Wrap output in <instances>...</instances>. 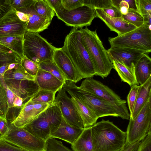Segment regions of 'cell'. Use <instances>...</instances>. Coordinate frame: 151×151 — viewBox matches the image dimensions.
<instances>
[{
	"label": "cell",
	"mask_w": 151,
	"mask_h": 151,
	"mask_svg": "<svg viewBox=\"0 0 151 151\" xmlns=\"http://www.w3.org/2000/svg\"><path fill=\"white\" fill-rule=\"evenodd\" d=\"M56 93L47 90H39L30 99L33 102L48 104L50 105L54 102Z\"/></svg>",
	"instance_id": "cell-30"
},
{
	"label": "cell",
	"mask_w": 151,
	"mask_h": 151,
	"mask_svg": "<svg viewBox=\"0 0 151 151\" xmlns=\"http://www.w3.org/2000/svg\"><path fill=\"white\" fill-rule=\"evenodd\" d=\"M111 62H117L129 67H135L138 61L143 54L144 51L128 48L111 46L107 50Z\"/></svg>",
	"instance_id": "cell-14"
},
{
	"label": "cell",
	"mask_w": 151,
	"mask_h": 151,
	"mask_svg": "<svg viewBox=\"0 0 151 151\" xmlns=\"http://www.w3.org/2000/svg\"><path fill=\"white\" fill-rule=\"evenodd\" d=\"M0 151H25L21 148L0 139Z\"/></svg>",
	"instance_id": "cell-45"
},
{
	"label": "cell",
	"mask_w": 151,
	"mask_h": 151,
	"mask_svg": "<svg viewBox=\"0 0 151 151\" xmlns=\"http://www.w3.org/2000/svg\"><path fill=\"white\" fill-rule=\"evenodd\" d=\"M124 20L138 28L144 23L143 16L137 11L129 9L127 13L122 15L121 17Z\"/></svg>",
	"instance_id": "cell-31"
},
{
	"label": "cell",
	"mask_w": 151,
	"mask_h": 151,
	"mask_svg": "<svg viewBox=\"0 0 151 151\" xmlns=\"http://www.w3.org/2000/svg\"><path fill=\"white\" fill-rule=\"evenodd\" d=\"M139 86L134 85L131 87L130 90L127 97V102L130 114L133 111L137 99Z\"/></svg>",
	"instance_id": "cell-38"
},
{
	"label": "cell",
	"mask_w": 151,
	"mask_h": 151,
	"mask_svg": "<svg viewBox=\"0 0 151 151\" xmlns=\"http://www.w3.org/2000/svg\"><path fill=\"white\" fill-rule=\"evenodd\" d=\"M46 1L52 8L56 14L64 11L62 0H46Z\"/></svg>",
	"instance_id": "cell-44"
},
{
	"label": "cell",
	"mask_w": 151,
	"mask_h": 151,
	"mask_svg": "<svg viewBox=\"0 0 151 151\" xmlns=\"http://www.w3.org/2000/svg\"><path fill=\"white\" fill-rule=\"evenodd\" d=\"M11 51L9 49L4 46L0 43V53L8 52Z\"/></svg>",
	"instance_id": "cell-52"
},
{
	"label": "cell",
	"mask_w": 151,
	"mask_h": 151,
	"mask_svg": "<svg viewBox=\"0 0 151 151\" xmlns=\"http://www.w3.org/2000/svg\"><path fill=\"white\" fill-rule=\"evenodd\" d=\"M35 1L36 0H10L12 8L17 10L30 8Z\"/></svg>",
	"instance_id": "cell-39"
},
{
	"label": "cell",
	"mask_w": 151,
	"mask_h": 151,
	"mask_svg": "<svg viewBox=\"0 0 151 151\" xmlns=\"http://www.w3.org/2000/svg\"><path fill=\"white\" fill-rule=\"evenodd\" d=\"M22 59L17 54L11 51L0 53V66L12 63H21Z\"/></svg>",
	"instance_id": "cell-32"
},
{
	"label": "cell",
	"mask_w": 151,
	"mask_h": 151,
	"mask_svg": "<svg viewBox=\"0 0 151 151\" xmlns=\"http://www.w3.org/2000/svg\"><path fill=\"white\" fill-rule=\"evenodd\" d=\"M50 105L48 104L32 101L29 99L20 107L19 113L11 123L16 127L23 128L36 119Z\"/></svg>",
	"instance_id": "cell-12"
},
{
	"label": "cell",
	"mask_w": 151,
	"mask_h": 151,
	"mask_svg": "<svg viewBox=\"0 0 151 151\" xmlns=\"http://www.w3.org/2000/svg\"><path fill=\"white\" fill-rule=\"evenodd\" d=\"M62 118L59 106L54 102L23 128L35 137L46 141L58 128Z\"/></svg>",
	"instance_id": "cell-5"
},
{
	"label": "cell",
	"mask_w": 151,
	"mask_h": 151,
	"mask_svg": "<svg viewBox=\"0 0 151 151\" xmlns=\"http://www.w3.org/2000/svg\"><path fill=\"white\" fill-rule=\"evenodd\" d=\"M71 97L83 102L99 118L107 116L129 120L130 115L126 102L110 101L96 97L77 86L72 81H66L62 88Z\"/></svg>",
	"instance_id": "cell-1"
},
{
	"label": "cell",
	"mask_w": 151,
	"mask_h": 151,
	"mask_svg": "<svg viewBox=\"0 0 151 151\" xmlns=\"http://www.w3.org/2000/svg\"><path fill=\"white\" fill-rule=\"evenodd\" d=\"M9 65H4L0 66V77H4L5 73L7 71Z\"/></svg>",
	"instance_id": "cell-51"
},
{
	"label": "cell",
	"mask_w": 151,
	"mask_h": 151,
	"mask_svg": "<svg viewBox=\"0 0 151 151\" xmlns=\"http://www.w3.org/2000/svg\"><path fill=\"white\" fill-rule=\"evenodd\" d=\"M101 9L110 17L114 18H119L122 17V14L119 9L113 5L109 8Z\"/></svg>",
	"instance_id": "cell-46"
},
{
	"label": "cell",
	"mask_w": 151,
	"mask_h": 151,
	"mask_svg": "<svg viewBox=\"0 0 151 151\" xmlns=\"http://www.w3.org/2000/svg\"><path fill=\"white\" fill-rule=\"evenodd\" d=\"M27 25L19 19L12 8L0 21V37L23 36Z\"/></svg>",
	"instance_id": "cell-13"
},
{
	"label": "cell",
	"mask_w": 151,
	"mask_h": 151,
	"mask_svg": "<svg viewBox=\"0 0 151 151\" xmlns=\"http://www.w3.org/2000/svg\"><path fill=\"white\" fill-rule=\"evenodd\" d=\"M52 60L62 73L66 81H71L76 83L82 79L62 48H55Z\"/></svg>",
	"instance_id": "cell-16"
},
{
	"label": "cell",
	"mask_w": 151,
	"mask_h": 151,
	"mask_svg": "<svg viewBox=\"0 0 151 151\" xmlns=\"http://www.w3.org/2000/svg\"><path fill=\"white\" fill-rule=\"evenodd\" d=\"M71 98L82 119L84 128L91 127L95 124L98 118L94 112L82 101L73 97Z\"/></svg>",
	"instance_id": "cell-21"
},
{
	"label": "cell",
	"mask_w": 151,
	"mask_h": 151,
	"mask_svg": "<svg viewBox=\"0 0 151 151\" xmlns=\"http://www.w3.org/2000/svg\"><path fill=\"white\" fill-rule=\"evenodd\" d=\"M141 141H138L129 145H125L121 151H136Z\"/></svg>",
	"instance_id": "cell-48"
},
{
	"label": "cell",
	"mask_w": 151,
	"mask_h": 151,
	"mask_svg": "<svg viewBox=\"0 0 151 151\" xmlns=\"http://www.w3.org/2000/svg\"><path fill=\"white\" fill-rule=\"evenodd\" d=\"M24 99L20 96H17L14 99L13 102V107H20L23 104Z\"/></svg>",
	"instance_id": "cell-50"
},
{
	"label": "cell",
	"mask_w": 151,
	"mask_h": 151,
	"mask_svg": "<svg viewBox=\"0 0 151 151\" xmlns=\"http://www.w3.org/2000/svg\"><path fill=\"white\" fill-rule=\"evenodd\" d=\"M54 102L58 104L62 117L67 123L72 126L84 128L82 119L71 98L63 88L58 91Z\"/></svg>",
	"instance_id": "cell-11"
},
{
	"label": "cell",
	"mask_w": 151,
	"mask_h": 151,
	"mask_svg": "<svg viewBox=\"0 0 151 151\" xmlns=\"http://www.w3.org/2000/svg\"><path fill=\"white\" fill-rule=\"evenodd\" d=\"M12 9L10 0H0V21Z\"/></svg>",
	"instance_id": "cell-43"
},
{
	"label": "cell",
	"mask_w": 151,
	"mask_h": 151,
	"mask_svg": "<svg viewBox=\"0 0 151 151\" xmlns=\"http://www.w3.org/2000/svg\"><path fill=\"white\" fill-rule=\"evenodd\" d=\"M4 78L6 82L12 81H34L35 78L31 76L24 70L20 63L13 69L7 71L5 73Z\"/></svg>",
	"instance_id": "cell-27"
},
{
	"label": "cell",
	"mask_w": 151,
	"mask_h": 151,
	"mask_svg": "<svg viewBox=\"0 0 151 151\" xmlns=\"http://www.w3.org/2000/svg\"><path fill=\"white\" fill-rule=\"evenodd\" d=\"M82 89L93 95L106 100L116 102H126L111 89L100 81L92 78H86L79 87Z\"/></svg>",
	"instance_id": "cell-15"
},
{
	"label": "cell",
	"mask_w": 151,
	"mask_h": 151,
	"mask_svg": "<svg viewBox=\"0 0 151 151\" xmlns=\"http://www.w3.org/2000/svg\"><path fill=\"white\" fill-rule=\"evenodd\" d=\"M83 6L91 9H103L112 5L111 0H82Z\"/></svg>",
	"instance_id": "cell-33"
},
{
	"label": "cell",
	"mask_w": 151,
	"mask_h": 151,
	"mask_svg": "<svg viewBox=\"0 0 151 151\" xmlns=\"http://www.w3.org/2000/svg\"><path fill=\"white\" fill-rule=\"evenodd\" d=\"M151 132V97L132 119L130 118L126 132V145L141 141Z\"/></svg>",
	"instance_id": "cell-9"
},
{
	"label": "cell",
	"mask_w": 151,
	"mask_h": 151,
	"mask_svg": "<svg viewBox=\"0 0 151 151\" xmlns=\"http://www.w3.org/2000/svg\"><path fill=\"white\" fill-rule=\"evenodd\" d=\"M35 81L40 90H45L56 93L63 88L64 83L52 75L39 69Z\"/></svg>",
	"instance_id": "cell-19"
},
{
	"label": "cell",
	"mask_w": 151,
	"mask_h": 151,
	"mask_svg": "<svg viewBox=\"0 0 151 151\" xmlns=\"http://www.w3.org/2000/svg\"><path fill=\"white\" fill-rule=\"evenodd\" d=\"M63 50L69 57L82 79L95 75L94 66L85 47L81 31L73 27L65 38Z\"/></svg>",
	"instance_id": "cell-2"
},
{
	"label": "cell",
	"mask_w": 151,
	"mask_h": 151,
	"mask_svg": "<svg viewBox=\"0 0 151 151\" xmlns=\"http://www.w3.org/2000/svg\"><path fill=\"white\" fill-rule=\"evenodd\" d=\"M20 64L18 63H12L9 64L8 65L7 71L11 70L14 69L17 65Z\"/></svg>",
	"instance_id": "cell-54"
},
{
	"label": "cell",
	"mask_w": 151,
	"mask_h": 151,
	"mask_svg": "<svg viewBox=\"0 0 151 151\" xmlns=\"http://www.w3.org/2000/svg\"><path fill=\"white\" fill-rule=\"evenodd\" d=\"M33 6L38 14L51 21L55 15L54 11L46 0H36Z\"/></svg>",
	"instance_id": "cell-28"
},
{
	"label": "cell",
	"mask_w": 151,
	"mask_h": 151,
	"mask_svg": "<svg viewBox=\"0 0 151 151\" xmlns=\"http://www.w3.org/2000/svg\"><path fill=\"white\" fill-rule=\"evenodd\" d=\"M47 151H73L60 141L50 138L46 141Z\"/></svg>",
	"instance_id": "cell-36"
},
{
	"label": "cell",
	"mask_w": 151,
	"mask_h": 151,
	"mask_svg": "<svg viewBox=\"0 0 151 151\" xmlns=\"http://www.w3.org/2000/svg\"><path fill=\"white\" fill-rule=\"evenodd\" d=\"M9 109L6 92L4 87L0 85V112L2 119L6 121Z\"/></svg>",
	"instance_id": "cell-34"
},
{
	"label": "cell",
	"mask_w": 151,
	"mask_h": 151,
	"mask_svg": "<svg viewBox=\"0 0 151 151\" xmlns=\"http://www.w3.org/2000/svg\"><path fill=\"white\" fill-rule=\"evenodd\" d=\"M24 55L38 65L52 59L55 48L38 33L26 31L23 37Z\"/></svg>",
	"instance_id": "cell-7"
},
{
	"label": "cell",
	"mask_w": 151,
	"mask_h": 151,
	"mask_svg": "<svg viewBox=\"0 0 151 151\" xmlns=\"http://www.w3.org/2000/svg\"><path fill=\"white\" fill-rule=\"evenodd\" d=\"M151 25L144 23L141 27L121 35L109 37L111 46L130 48L151 52Z\"/></svg>",
	"instance_id": "cell-6"
},
{
	"label": "cell",
	"mask_w": 151,
	"mask_h": 151,
	"mask_svg": "<svg viewBox=\"0 0 151 151\" xmlns=\"http://www.w3.org/2000/svg\"><path fill=\"white\" fill-rule=\"evenodd\" d=\"M62 2L64 9L67 11L83 6L82 0H62Z\"/></svg>",
	"instance_id": "cell-41"
},
{
	"label": "cell",
	"mask_w": 151,
	"mask_h": 151,
	"mask_svg": "<svg viewBox=\"0 0 151 151\" xmlns=\"http://www.w3.org/2000/svg\"><path fill=\"white\" fill-rule=\"evenodd\" d=\"M137 12L143 17L151 14V0H136Z\"/></svg>",
	"instance_id": "cell-37"
},
{
	"label": "cell",
	"mask_w": 151,
	"mask_h": 151,
	"mask_svg": "<svg viewBox=\"0 0 151 151\" xmlns=\"http://www.w3.org/2000/svg\"><path fill=\"white\" fill-rule=\"evenodd\" d=\"M39 68L51 73L62 82L66 80L62 73L52 59L44 61L38 65Z\"/></svg>",
	"instance_id": "cell-29"
},
{
	"label": "cell",
	"mask_w": 151,
	"mask_h": 151,
	"mask_svg": "<svg viewBox=\"0 0 151 151\" xmlns=\"http://www.w3.org/2000/svg\"><path fill=\"white\" fill-rule=\"evenodd\" d=\"M140 142L137 151H151V132Z\"/></svg>",
	"instance_id": "cell-42"
},
{
	"label": "cell",
	"mask_w": 151,
	"mask_h": 151,
	"mask_svg": "<svg viewBox=\"0 0 151 151\" xmlns=\"http://www.w3.org/2000/svg\"><path fill=\"white\" fill-rule=\"evenodd\" d=\"M21 63L28 73L35 78L39 69L38 65L24 56L22 59Z\"/></svg>",
	"instance_id": "cell-35"
},
{
	"label": "cell",
	"mask_w": 151,
	"mask_h": 151,
	"mask_svg": "<svg viewBox=\"0 0 151 151\" xmlns=\"http://www.w3.org/2000/svg\"><path fill=\"white\" fill-rule=\"evenodd\" d=\"M14 9L15 10L16 15L19 19L21 21L27 23L29 21V16L28 15L25 13L17 11L15 9Z\"/></svg>",
	"instance_id": "cell-49"
},
{
	"label": "cell",
	"mask_w": 151,
	"mask_h": 151,
	"mask_svg": "<svg viewBox=\"0 0 151 151\" xmlns=\"http://www.w3.org/2000/svg\"><path fill=\"white\" fill-rule=\"evenodd\" d=\"M91 129L93 151H121L126 145V132L108 120L102 119Z\"/></svg>",
	"instance_id": "cell-3"
},
{
	"label": "cell",
	"mask_w": 151,
	"mask_h": 151,
	"mask_svg": "<svg viewBox=\"0 0 151 151\" xmlns=\"http://www.w3.org/2000/svg\"><path fill=\"white\" fill-rule=\"evenodd\" d=\"M137 81L140 85L145 83L151 76V59L146 53L143 54L135 67Z\"/></svg>",
	"instance_id": "cell-22"
},
{
	"label": "cell",
	"mask_w": 151,
	"mask_h": 151,
	"mask_svg": "<svg viewBox=\"0 0 151 151\" xmlns=\"http://www.w3.org/2000/svg\"><path fill=\"white\" fill-rule=\"evenodd\" d=\"M114 69L117 72L122 81L127 83L131 87L139 85L135 76V67H129L117 62L113 61Z\"/></svg>",
	"instance_id": "cell-25"
},
{
	"label": "cell",
	"mask_w": 151,
	"mask_h": 151,
	"mask_svg": "<svg viewBox=\"0 0 151 151\" xmlns=\"http://www.w3.org/2000/svg\"><path fill=\"white\" fill-rule=\"evenodd\" d=\"M0 118H2V117H1V112H0Z\"/></svg>",
	"instance_id": "cell-55"
},
{
	"label": "cell",
	"mask_w": 151,
	"mask_h": 151,
	"mask_svg": "<svg viewBox=\"0 0 151 151\" xmlns=\"http://www.w3.org/2000/svg\"><path fill=\"white\" fill-rule=\"evenodd\" d=\"M128 9L125 6H122L119 9L120 12L122 15H125L126 14L128 11Z\"/></svg>",
	"instance_id": "cell-53"
},
{
	"label": "cell",
	"mask_w": 151,
	"mask_h": 151,
	"mask_svg": "<svg viewBox=\"0 0 151 151\" xmlns=\"http://www.w3.org/2000/svg\"><path fill=\"white\" fill-rule=\"evenodd\" d=\"M71 147L74 151H93L91 127L84 128Z\"/></svg>",
	"instance_id": "cell-24"
},
{
	"label": "cell",
	"mask_w": 151,
	"mask_h": 151,
	"mask_svg": "<svg viewBox=\"0 0 151 151\" xmlns=\"http://www.w3.org/2000/svg\"><path fill=\"white\" fill-rule=\"evenodd\" d=\"M56 15L67 26L81 28L90 25L93 20L96 17L95 9L85 6L70 11L64 9Z\"/></svg>",
	"instance_id": "cell-10"
},
{
	"label": "cell",
	"mask_w": 151,
	"mask_h": 151,
	"mask_svg": "<svg viewBox=\"0 0 151 151\" xmlns=\"http://www.w3.org/2000/svg\"><path fill=\"white\" fill-rule=\"evenodd\" d=\"M23 37H0V43L17 54L22 59L24 56Z\"/></svg>",
	"instance_id": "cell-26"
},
{
	"label": "cell",
	"mask_w": 151,
	"mask_h": 151,
	"mask_svg": "<svg viewBox=\"0 0 151 151\" xmlns=\"http://www.w3.org/2000/svg\"><path fill=\"white\" fill-rule=\"evenodd\" d=\"M151 97V76L146 82L139 85L137 99L130 118L133 119L139 112L145 104Z\"/></svg>",
	"instance_id": "cell-23"
},
{
	"label": "cell",
	"mask_w": 151,
	"mask_h": 151,
	"mask_svg": "<svg viewBox=\"0 0 151 151\" xmlns=\"http://www.w3.org/2000/svg\"><path fill=\"white\" fill-rule=\"evenodd\" d=\"M96 17L99 18L109 27L111 31L116 32L121 35L137 28L123 20L122 18H114L109 16L101 9H95Z\"/></svg>",
	"instance_id": "cell-17"
},
{
	"label": "cell",
	"mask_w": 151,
	"mask_h": 151,
	"mask_svg": "<svg viewBox=\"0 0 151 151\" xmlns=\"http://www.w3.org/2000/svg\"><path fill=\"white\" fill-rule=\"evenodd\" d=\"M3 140L25 151H47L46 141L33 135L23 128L15 127L9 123V129L4 135Z\"/></svg>",
	"instance_id": "cell-8"
},
{
	"label": "cell",
	"mask_w": 151,
	"mask_h": 151,
	"mask_svg": "<svg viewBox=\"0 0 151 151\" xmlns=\"http://www.w3.org/2000/svg\"><path fill=\"white\" fill-rule=\"evenodd\" d=\"M83 40L94 68L96 76L104 78L110 74L114 68L109 60L106 50L98 36L96 31H92L87 27L81 28Z\"/></svg>",
	"instance_id": "cell-4"
},
{
	"label": "cell",
	"mask_w": 151,
	"mask_h": 151,
	"mask_svg": "<svg viewBox=\"0 0 151 151\" xmlns=\"http://www.w3.org/2000/svg\"><path fill=\"white\" fill-rule=\"evenodd\" d=\"M9 123L0 118V135L2 136L5 134L9 130Z\"/></svg>",
	"instance_id": "cell-47"
},
{
	"label": "cell",
	"mask_w": 151,
	"mask_h": 151,
	"mask_svg": "<svg viewBox=\"0 0 151 151\" xmlns=\"http://www.w3.org/2000/svg\"><path fill=\"white\" fill-rule=\"evenodd\" d=\"M33 5L29 8L17 11L25 13L29 16L27 31L38 33L47 29L51 21L38 14Z\"/></svg>",
	"instance_id": "cell-20"
},
{
	"label": "cell",
	"mask_w": 151,
	"mask_h": 151,
	"mask_svg": "<svg viewBox=\"0 0 151 151\" xmlns=\"http://www.w3.org/2000/svg\"><path fill=\"white\" fill-rule=\"evenodd\" d=\"M111 1L112 5L119 9L121 7L124 6L128 9L137 11L136 0H111Z\"/></svg>",
	"instance_id": "cell-40"
},
{
	"label": "cell",
	"mask_w": 151,
	"mask_h": 151,
	"mask_svg": "<svg viewBox=\"0 0 151 151\" xmlns=\"http://www.w3.org/2000/svg\"><path fill=\"white\" fill-rule=\"evenodd\" d=\"M84 128H79L69 124L62 117L58 127L51 134L50 138L60 139L72 145L77 139Z\"/></svg>",
	"instance_id": "cell-18"
}]
</instances>
